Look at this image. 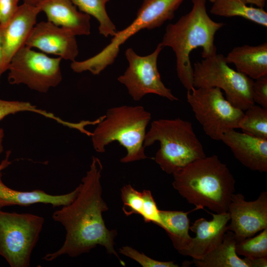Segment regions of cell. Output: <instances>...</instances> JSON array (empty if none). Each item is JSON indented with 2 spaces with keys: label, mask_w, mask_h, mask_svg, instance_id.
Instances as JSON below:
<instances>
[{
  "label": "cell",
  "mask_w": 267,
  "mask_h": 267,
  "mask_svg": "<svg viewBox=\"0 0 267 267\" xmlns=\"http://www.w3.org/2000/svg\"><path fill=\"white\" fill-rule=\"evenodd\" d=\"M4 136V132L2 129L0 128V154L3 151L2 140Z\"/></svg>",
  "instance_id": "e575fe53"
},
{
  "label": "cell",
  "mask_w": 267,
  "mask_h": 267,
  "mask_svg": "<svg viewBox=\"0 0 267 267\" xmlns=\"http://www.w3.org/2000/svg\"><path fill=\"white\" fill-rule=\"evenodd\" d=\"M143 205L141 215L145 222H152L162 227V223L157 208L151 192L149 190H143L142 192Z\"/></svg>",
  "instance_id": "f1b7e54d"
},
{
  "label": "cell",
  "mask_w": 267,
  "mask_h": 267,
  "mask_svg": "<svg viewBox=\"0 0 267 267\" xmlns=\"http://www.w3.org/2000/svg\"><path fill=\"white\" fill-rule=\"evenodd\" d=\"M25 111L38 113L55 120L60 124L63 121L60 118L54 116L52 113L37 108L36 106L32 105L29 102L9 101L0 99V121L7 115Z\"/></svg>",
  "instance_id": "484cf974"
},
{
  "label": "cell",
  "mask_w": 267,
  "mask_h": 267,
  "mask_svg": "<svg viewBox=\"0 0 267 267\" xmlns=\"http://www.w3.org/2000/svg\"><path fill=\"white\" fill-rule=\"evenodd\" d=\"M121 197L124 204L122 210L126 216L133 214L141 215L143 205L141 192L129 184L121 189Z\"/></svg>",
  "instance_id": "4316f807"
},
{
  "label": "cell",
  "mask_w": 267,
  "mask_h": 267,
  "mask_svg": "<svg viewBox=\"0 0 267 267\" xmlns=\"http://www.w3.org/2000/svg\"><path fill=\"white\" fill-rule=\"evenodd\" d=\"M236 70L252 79L267 75V43L258 45L245 44L233 48L225 57Z\"/></svg>",
  "instance_id": "d6986e66"
},
{
  "label": "cell",
  "mask_w": 267,
  "mask_h": 267,
  "mask_svg": "<svg viewBox=\"0 0 267 267\" xmlns=\"http://www.w3.org/2000/svg\"><path fill=\"white\" fill-rule=\"evenodd\" d=\"M221 140L243 165L252 171L267 172V139L232 129L225 132Z\"/></svg>",
  "instance_id": "2e32d148"
},
{
  "label": "cell",
  "mask_w": 267,
  "mask_h": 267,
  "mask_svg": "<svg viewBox=\"0 0 267 267\" xmlns=\"http://www.w3.org/2000/svg\"><path fill=\"white\" fill-rule=\"evenodd\" d=\"M61 59L25 45L10 60L7 69L8 82L12 85H25L32 90L46 93L62 81Z\"/></svg>",
  "instance_id": "30bf717a"
},
{
  "label": "cell",
  "mask_w": 267,
  "mask_h": 267,
  "mask_svg": "<svg viewBox=\"0 0 267 267\" xmlns=\"http://www.w3.org/2000/svg\"><path fill=\"white\" fill-rule=\"evenodd\" d=\"M193 76L194 88H218L224 91L225 98L232 105L243 111L255 104L254 81L230 68L222 54L217 53L195 63Z\"/></svg>",
  "instance_id": "ba28073f"
},
{
  "label": "cell",
  "mask_w": 267,
  "mask_h": 267,
  "mask_svg": "<svg viewBox=\"0 0 267 267\" xmlns=\"http://www.w3.org/2000/svg\"><path fill=\"white\" fill-rule=\"evenodd\" d=\"M237 239L234 234L227 230L222 242L203 259L193 262L198 267H252L251 259L240 258L235 251Z\"/></svg>",
  "instance_id": "ffe728a7"
},
{
  "label": "cell",
  "mask_w": 267,
  "mask_h": 267,
  "mask_svg": "<svg viewBox=\"0 0 267 267\" xmlns=\"http://www.w3.org/2000/svg\"><path fill=\"white\" fill-rule=\"evenodd\" d=\"M80 10L93 16L99 23V34L108 37L114 36L116 28L106 10V4L110 0H71Z\"/></svg>",
  "instance_id": "603a6c76"
},
{
  "label": "cell",
  "mask_w": 267,
  "mask_h": 267,
  "mask_svg": "<svg viewBox=\"0 0 267 267\" xmlns=\"http://www.w3.org/2000/svg\"><path fill=\"white\" fill-rule=\"evenodd\" d=\"M156 141L159 142L160 148L154 159L168 174L206 157L191 123L179 118L153 121L146 133L143 144L146 147Z\"/></svg>",
  "instance_id": "5b68a950"
},
{
  "label": "cell",
  "mask_w": 267,
  "mask_h": 267,
  "mask_svg": "<svg viewBox=\"0 0 267 267\" xmlns=\"http://www.w3.org/2000/svg\"><path fill=\"white\" fill-rule=\"evenodd\" d=\"M227 212L230 218L228 230L237 241L253 236L267 228V192H261L253 201H246L242 194L233 193Z\"/></svg>",
  "instance_id": "7c38bea8"
},
{
  "label": "cell",
  "mask_w": 267,
  "mask_h": 267,
  "mask_svg": "<svg viewBox=\"0 0 267 267\" xmlns=\"http://www.w3.org/2000/svg\"><path fill=\"white\" fill-rule=\"evenodd\" d=\"M122 254L138 263L143 267H178L174 261L163 262L157 261L148 257L128 246H123L119 249Z\"/></svg>",
  "instance_id": "83f0119b"
},
{
  "label": "cell",
  "mask_w": 267,
  "mask_h": 267,
  "mask_svg": "<svg viewBox=\"0 0 267 267\" xmlns=\"http://www.w3.org/2000/svg\"><path fill=\"white\" fill-rule=\"evenodd\" d=\"M243 2L247 4H253L259 8H263L266 4V0H240Z\"/></svg>",
  "instance_id": "d6a6232c"
},
{
  "label": "cell",
  "mask_w": 267,
  "mask_h": 267,
  "mask_svg": "<svg viewBox=\"0 0 267 267\" xmlns=\"http://www.w3.org/2000/svg\"><path fill=\"white\" fill-rule=\"evenodd\" d=\"M186 98L205 134L221 140L227 131L239 128L244 112L234 106L216 87L187 90Z\"/></svg>",
  "instance_id": "9c48e42d"
},
{
  "label": "cell",
  "mask_w": 267,
  "mask_h": 267,
  "mask_svg": "<svg viewBox=\"0 0 267 267\" xmlns=\"http://www.w3.org/2000/svg\"><path fill=\"white\" fill-rule=\"evenodd\" d=\"M173 187L199 210L227 212L235 191V179L216 155L196 160L172 174Z\"/></svg>",
  "instance_id": "7a4b0ae2"
},
{
  "label": "cell",
  "mask_w": 267,
  "mask_h": 267,
  "mask_svg": "<svg viewBox=\"0 0 267 267\" xmlns=\"http://www.w3.org/2000/svg\"><path fill=\"white\" fill-rule=\"evenodd\" d=\"M10 154V151L8 150L6 152L5 158L0 163V172H1L11 164V162L9 160Z\"/></svg>",
  "instance_id": "1f68e13d"
},
{
  "label": "cell",
  "mask_w": 267,
  "mask_h": 267,
  "mask_svg": "<svg viewBox=\"0 0 267 267\" xmlns=\"http://www.w3.org/2000/svg\"><path fill=\"white\" fill-rule=\"evenodd\" d=\"M210 1H211V2H214L215 0H209Z\"/></svg>",
  "instance_id": "8d00e7d4"
},
{
  "label": "cell",
  "mask_w": 267,
  "mask_h": 267,
  "mask_svg": "<svg viewBox=\"0 0 267 267\" xmlns=\"http://www.w3.org/2000/svg\"><path fill=\"white\" fill-rule=\"evenodd\" d=\"M0 172V209L11 206H29L35 204H49L62 207L70 203L76 197L79 187L67 194L52 195L40 189L29 191H18L6 186L2 180Z\"/></svg>",
  "instance_id": "ac0fdd59"
},
{
  "label": "cell",
  "mask_w": 267,
  "mask_h": 267,
  "mask_svg": "<svg viewBox=\"0 0 267 267\" xmlns=\"http://www.w3.org/2000/svg\"><path fill=\"white\" fill-rule=\"evenodd\" d=\"M258 235L237 240V254L249 258H267V228Z\"/></svg>",
  "instance_id": "d4e9b609"
},
{
  "label": "cell",
  "mask_w": 267,
  "mask_h": 267,
  "mask_svg": "<svg viewBox=\"0 0 267 267\" xmlns=\"http://www.w3.org/2000/svg\"><path fill=\"white\" fill-rule=\"evenodd\" d=\"M210 214L213 217L211 221L201 218L189 227L196 236L193 237L189 248L181 255L189 256L193 260H201L222 242L228 230L229 214L228 212Z\"/></svg>",
  "instance_id": "9a60e30c"
},
{
  "label": "cell",
  "mask_w": 267,
  "mask_h": 267,
  "mask_svg": "<svg viewBox=\"0 0 267 267\" xmlns=\"http://www.w3.org/2000/svg\"><path fill=\"white\" fill-rule=\"evenodd\" d=\"M183 0H143L133 22L123 30L118 31L110 43L95 55L85 60L72 62L71 68L76 73L89 71L99 74L114 62L120 46L136 33L144 29L151 30L160 27L173 19L175 13Z\"/></svg>",
  "instance_id": "8992f818"
},
{
  "label": "cell",
  "mask_w": 267,
  "mask_h": 267,
  "mask_svg": "<svg viewBox=\"0 0 267 267\" xmlns=\"http://www.w3.org/2000/svg\"><path fill=\"white\" fill-rule=\"evenodd\" d=\"M210 12L231 17L240 16L256 24L267 27V12L259 7L248 6L240 0H215Z\"/></svg>",
  "instance_id": "7402d4cb"
},
{
  "label": "cell",
  "mask_w": 267,
  "mask_h": 267,
  "mask_svg": "<svg viewBox=\"0 0 267 267\" xmlns=\"http://www.w3.org/2000/svg\"><path fill=\"white\" fill-rule=\"evenodd\" d=\"M40 12L38 7L23 3L19 6L15 14L5 26H0L2 48L0 79L3 73L7 71L14 55L25 45Z\"/></svg>",
  "instance_id": "5bb4252c"
},
{
  "label": "cell",
  "mask_w": 267,
  "mask_h": 267,
  "mask_svg": "<svg viewBox=\"0 0 267 267\" xmlns=\"http://www.w3.org/2000/svg\"><path fill=\"white\" fill-rule=\"evenodd\" d=\"M197 207L187 212L178 211L160 210L159 214L163 228L171 239L174 248L180 254L187 250L193 237L189 234V220L188 215Z\"/></svg>",
  "instance_id": "44dd1931"
},
{
  "label": "cell",
  "mask_w": 267,
  "mask_h": 267,
  "mask_svg": "<svg viewBox=\"0 0 267 267\" xmlns=\"http://www.w3.org/2000/svg\"><path fill=\"white\" fill-rule=\"evenodd\" d=\"M47 21L75 36L90 34V15L77 10L71 0H45L38 7Z\"/></svg>",
  "instance_id": "e0dca14e"
},
{
  "label": "cell",
  "mask_w": 267,
  "mask_h": 267,
  "mask_svg": "<svg viewBox=\"0 0 267 267\" xmlns=\"http://www.w3.org/2000/svg\"><path fill=\"white\" fill-rule=\"evenodd\" d=\"M76 36L49 21H41L34 27L25 45L73 62L79 53Z\"/></svg>",
  "instance_id": "4fadbf2b"
},
{
  "label": "cell",
  "mask_w": 267,
  "mask_h": 267,
  "mask_svg": "<svg viewBox=\"0 0 267 267\" xmlns=\"http://www.w3.org/2000/svg\"><path fill=\"white\" fill-rule=\"evenodd\" d=\"M45 0H23V3L33 6L38 7L40 4Z\"/></svg>",
  "instance_id": "836d02e7"
},
{
  "label": "cell",
  "mask_w": 267,
  "mask_h": 267,
  "mask_svg": "<svg viewBox=\"0 0 267 267\" xmlns=\"http://www.w3.org/2000/svg\"><path fill=\"white\" fill-rule=\"evenodd\" d=\"M163 48L159 43L155 50L146 56L137 55L132 48L126 50L125 55L129 66L117 80L126 87L133 100L139 101L149 93L172 101L178 100L171 90L165 86L158 71L157 59Z\"/></svg>",
  "instance_id": "8fae6325"
},
{
  "label": "cell",
  "mask_w": 267,
  "mask_h": 267,
  "mask_svg": "<svg viewBox=\"0 0 267 267\" xmlns=\"http://www.w3.org/2000/svg\"><path fill=\"white\" fill-rule=\"evenodd\" d=\"M151 119L150 113L140 105H125L108 109L90 136L94 149L104 153L108 144L117 141L127 150L121 162L149 158L143 144Z\"/></svg>",
  "instance_id": "277c9868"
},
{
  "label": "cell",
  "mask_w": 267,
  "mask_h": 267,
  "mask_svg": "<svg viewBox=\"0 0 267 267\" xmlns=\"http://www.w3.org/2000/svg\"><path fill=\"white\" fill-rule=\"evenodd\" d=\"M252 98L254 102L267 108V75L254 81L252 86Z\"/></svg>",
  "instance_id": "f546056e"
},
{
  "label": "cell",
  "mask_w": 267,
  "mask_h": 267,
  "mask_svg": "<svg viewBox=\"0 0 267 267\" xmlns=\"http://www.w3.org/2000/svg\"><path fill=\"white\" fill-rule=\"evenodd\" d=\"M2 60V45H1L0 35V68L1 67Z\"/></svg>",
  "instance_id": "d590c367"
},
{
  "label": "cell",
  "mask_w": 267,
  "mask_h": 267,
  "mask_svg": "<svg viewBox=\"0 0 267 267\" xmlns=\"http://www.w3.org/2000/svg\"><path fill=\"white\" fill-rule=\"evenodd\" d=\"M245 111L239 128L246 134L267 139V108L254 104Z\"/></svg>",
  "instance_id": "cb8c5ba5"
},
{
  "label": "cell",
  "mask_w": 267,
  "mask_h": 267,
  "mask_svg": "<svg viewBox=\"0 0 267 267\" xmlns=\"http://www.w3.org/2000/svg\"><path fill=\"white\" fill-rule=\"evenodd\" d=\"M190 12L182 16L176 23L169 24L160 44L172 48L176 56L178 77L187 90L193 87L191 51L201 47L202 56L207 58L217 53L214 44L215 35L224 24L213 21L206 9V0H192Z\"/></svg>",
  "instance_id": "3957f363"
},
{
  "label": "cell",
  "mask_w": 267,
  "mask_h": 267,
  "mask_svg": "<svg viewBox=\"0 0 267 267\" xmlns=\"http://www.w3.org/2000/svg\"><path fill=\"white\" fill-rule=\"evenodd\" d=\"M102 170L100 160L93 156L89 170L78 185L79 190L75 198L53 213L52 219L64 227L65 240L58 250L47 254L43 260L52 261L65 255L76 257L100 245L125 265L114 248L117 232L106 227L102 217L103 212L108 210L102 198L100 182Z\"/></svg>",
  "instance_id": "6da1fadb"
},
{
  "label": "cell",
  "mask_w": 267,
  "mask_h": 267,
  "mask_svg": "<svg viewBox=\"0 0 267 267\" xmlns=\"http://www.w3.org/2000/svg\"><path fill=\"white\" fill-rule=\"evenodd\" d=\"M1 209L0 256L11 267H28L42 230L44 218L30 213H10Z\"/></svg>",
  "instance_id": "52a82bcc"
},
{
  "label": "cell",
  "mask_w": 267,
  "mask_h": 267,
  "mask_svg": "<svg viewBox=\"0 0 267 267\" xmlns=\"http://www.w3.org/2000/svg\"><path fill=\"white\" fill-rule=\"evenodd\" d=\"M19 0H0V26H5L18 10Z\"/></svg>",
  "instance_id": "4dcf8cb0"
}]
</instances>
